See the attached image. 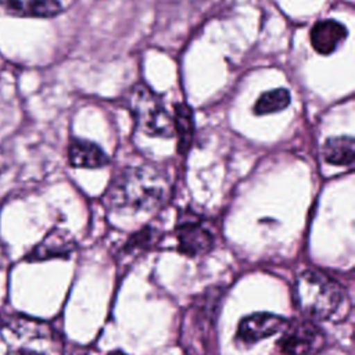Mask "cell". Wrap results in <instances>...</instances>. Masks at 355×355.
I'll return each mask as SVG.
<instances>
[{
    "instance_id": "4fadbf2b",
    "label": "cell",
    "mask_w": 355,
    "mask_h": 355,
    "mask_svg": "<svg viewBox=\"0 0 355 355\" xmlns=\"http://www.w3.org/2000/svg\"><path fill=\"white\" fill-rule=\"evenodd\" d=\"M322 157L330 165L351 166L355 157V144L351 136L330 137L322 147Z\"/></svg>"
},
{
    "instance_id": "ba28073f",
    "label": "cell",
    "mask_w": 355,
    "mask_h": 355,
    "mask_svg": "<svg viewBox=\"0 0 355 355\" xmlns=\"http://www.w3.org/2000/svg\"><path fill=\"white\" fill-rule=\"evenodd\" d=\"M288 320L270 312H255L243 318L239 323L236 341L241 345H254L284 330Z\"/></svg>"
},
{
    "instance_id": "6da1fadb",
    "label": "cell",
    "mask_w": 355,
    "mask_h": 355,
    "mask_svg": "<svg viewBox=\"0 0 355 355\" xmlns=\"http://www.w3.org/2000/svg\"><path fill=\"white\" fill-rule=\"evenodd\" d=\"M171 194V183L164 171L154 165L128 166L110 182L105 191L111 211L151 214L159 209Z\"/></svg>"
},
{
    "instance_id": "d6986e66",
    "label": "cell",
    "mask_w": 355,
    "mask_h": 355,
    "mask_svg": "<svg viewBox=\"0 0 355 355\" xmlns=\"http://www.w3.org/2000/svg\"><path fill=\"white\" fill-rule=\"evenodd\" d=\"M110 355H125V354L121 352V351H116V352H112V354H110Z\"/></svg>"
},
{
    "instance_id": "5bb4252c",
    "label": "cell",
    "mask_w": 355,
    "mask_h": 355,
    "mask_svg": "<svg viewBox=\"0 0 355 355\" xmlns=\"http://www.w3.org/2000/svg\"><path fill=\"white\" fill-rule=\"evenodd\" d=\"M173 132L178 136V150L184 154L190 150L194 136V118L191 108L184 104L175 105L173 114Z\"/></svg>"
},
{
    "instance_id": "7c38bea8",
    "label": "cell",
    "mask_w": 355,
    "mask_h": 355,
    "mask_svg": "<svg viewBox=\"0 0 355 355\" xmlns=\"http://www.w3.org/2000/svg\"><path fill=\"white\" fill-rule=\"evenodd\" d=\"M6 12L15 17L51 18L61 12L58 0H0Z\"/></svg>"
},
{
    "instance_id": "5b68a950",
    "label": "cell",
    "mask_w": 355,
    "mask_h": 355,
    "mask_svg": "<svg viewBox=\"0 0 355 355\" xmlns=\"http://www.w3.org/2000/svg\"><path fill=\"white\" fill-rule=\"evenodd\" d=\"M129 110L136 125L148 136L172 137L173 115L169 114L164 101L144 85H136L126 97Z\"/></svg>"
},
{
    "instance_id": "3957f363",
    "label": "cell",
    "mask_w": 355,
    "mask_h": 355,
    "mask_svg": "<svg viewBox=\"0 0 355 355\" xmlns=\"http://www.w3.org/2000/svg\"><path fill=\"white\" fill-rule=\"evenodd\" d=\"M62 341L46 322L17 316L0 326V355H61Z\"/></svg>"
},
{
    "instance_id": "9c48e42d",
    "label": "cell",
    "mask_w": 355,
    "mask_h": 355,
    "mask_svg": "<svg viewBox=\"0 0 355 355\" xmlns=\"http://www.w3.org/2000/svg\"><path fill=\"white\" fill-rule=\"evenodd\" d=\"M78 244L73 236L60 227H54L47 236L31 251L29 261H44L50 258H68Z\"/></svg>"
},
{
    "instance_id": "2e32d148",
    "label": "cell",
    "mask_w": 355,
    "mask_h": 355,
    "mask_svg": "<svg viewBox=\"0 0 355 355\" xmlns=\"http://www.w3.org/2000/svg\"><path fill=\"white\" fill-rule=\"evenodd\" d=\"M157 240V229L151 226H146L137 233H135L122 248L123 254H135L137 251H143L148 248Z\"/></svg>"
},
{
    "instance_id": "8fae6325",
    "label": "cell",
    "mask_w": 355,
    "mask_h": 355,
    "mask_svg": "<svg viewBox=\"0 0 355 355\" xmlns=\"http://www.w3.org/2000/svg\"><path fill=\"white\" fill-rule=\"evenodd\" d=\"M68 159L75 168H101L110 158L96 143L85 139H72L68 146Z\"/></svg>"
},
{
    "instance_id": "277c9868",
    "label": "cell",
    "mask_w": 355,
    "mask_h": 355,
    "mask_svg": "<svg viewBox=\"0 0 355 355\" xmlns=\"http://www.w3.org/2000/svg\"><path fill=\"white\" fill-rule=\"evenodd\" d=\"M222 293L208 290L187 308L182 323L180 343L187 355H205L214 331Z\"/></svg>"
},
{
    "instance_id": "8992f818",
    "label": "cell",
    "mask_w": 355,
    "mask_h": 355,
    "mask_svg": "<svg viewBox=\"0 0 355 355\" xmlns=\"http://www.w3.org/2000/svg\"><path fill=\"white\" fill-rule=\"evenodd\" d=\"M324 344V331L306 318L288 322L279 340V347L286 355H315Z\"/></svg>"
},
{
    "instance_id": "9a60e30c",
    "label": "cell",
    "mask_w": 355,
    "mask_h": 355,
    "mask_svg": "<svg viewBox=\"0 0 355 355\" xmlns=\"http://www.w3.org/2000/svg\"><path fill=\"white\" fill-rule=\"evenodd\" d=\"M288 104H290V92L284 87H279V89H273L262 93L254 105V112L257 115L273 114L284 110Z\"/></svg>"
},
{
    "instance_id": "52a82bcc",
    "label": "cell",
    "mask_w": 355,
    "mask_h": 355,
    "mask_svg": "<svg viewBox=\"0 0 355 355\" xmlns=\"http://www.w3.org/2000/svg\"><path fill=\"white\" fill-rule=\"evenodd\" d=\"M176 237L178 250L187 257H200L207 252L214 245V234L202 219L187 211L179 216L176 223Z\"/></svg>"
},
{
    "instance_id": "7a4b0ae2",
    "label": "cell",
    "mask_w": 355,
    "mask_h": 355,
    "mask_svg": "<svg viewBox=\"0 0 355 355\" xmlns=\"http://www.w3.org/2000/svg\"><path fill=\"white\" fill-rule=\"evenodd\" d=\"M293 297L300 313L311 320H333L347 305L343 286L316 269L302 270L295 277Z\"/></svg>"
},
{
    "instance_id": "30bf717a",
    "label": "cell",
    "mask_w": 355,
    "mask_h": 355,
    "mask_svg": "<svg viewBox=\"0 0 355 355\" xmlns=\"http://www.w3.org/2000/svg\"><path fill=\"white\" fill-rule=\"evenodd\" d=\"M309 39L316 53L329 55L347 39V28L334 19L318 21L311 29Z\"/></svg>"
},
{
    "instance_id": "ac0fdd59",
    "label": "cell",
    "mask_w": 355,
    "mask_h": 355,
    "mask_svg": "<svg viewBox=\"0 0 355 355\" xmlns=\"http://www.w3.org/2000/svg\"><path fill=\"white\" fill-rule=\"evenodd\" d=\"M4 165H6V164H4V161H1V159H0V173H1V171L4 169Z\"/></svg>"
},
{
    "instance_id": "e0dca14e",
    "label": "cell",
    "mask_w": 355,
    "mask_h": 355,
    "mask_svg": "<svg viewBox=\"0 0 355 355\" xmlns=\"http://www.w3.org/2000/svg\"><path fill=\"white\" fill-rule=\"evenodd\" d=\"M61 355H89V351H87V348H85V347L72 344V345H69L68 348L62 349Z\"/></svg>"
}]
</instances>
